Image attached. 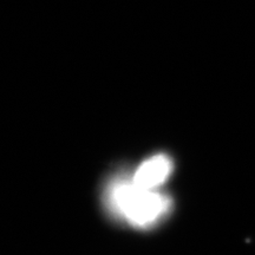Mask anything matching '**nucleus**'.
Instances as JSON below:
<instances>
[{
    "instance_id": "obj_1",
    "label": "nucleus",
    "mask_w": 255,
    "mask_h": 255,
    "mask_svg": "<svg viewBox=\"0 0 255 255\" xmlns=\"http://www.w3.org/2000/svg\"><path fill=\"white\" fill-rule=\"evenodd\" d=\"M105 202L115 216L137 228L152 227L171 209V199L165 194L142 189L124 178L108 187Z\"/></svg>"
},
{
    "instance_id": "obj_2",
    "label": "nucleus",
    "mask_w": 255,
    "mask_h": 255,
    "mask_svg": "<svg viewBox=\"0 0 255 255\" xmlns=\"http://www.w3.org/2000/svg\"><path fill=\"white\" fill-rule=\"evenodd\" d=\"M173 169L174 163L170 156L167 154L154 155L136 169L131 181L136 187L142 189L156 190V188L168 180Z\"/></svg>"
}]
</instances>
